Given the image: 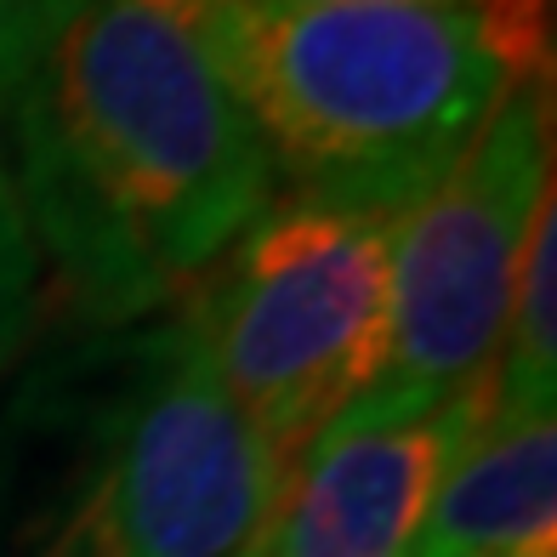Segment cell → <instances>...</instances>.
<instances>
[{"label":"cell","mask_w":557,"mask_h":557,"mask_svg":"<svg viewBox=\"0 0 557 557\" xmlns=\"http://www.w3.org/2000/svg\"><path fill=\"white\" fill-rule=\"evenodd\" d=\"M40 268L91 324L183 301L273 206V165L188 23L74 0L0 86Z\"/></svg>","instance_id":"cell-1"},{"label":"cell","mask_w":557,"mask_h":557,"mask_svg":"<svg viewBox=\"0 0 557 557\" xmlns=\"http://www.w3.org/2000/svg\"><path fill=\"white\" fill-rule=\"evenodd\" d=\"M301 206L393 222L472 148L529 74L546 7H301L234 0L194 29Z\"/></svg>","instance_id":"cell-2"},{"label":"cell","mask_w":557,"mask_h":557,"mask_svg":"<svg viewBox=\"0 0 557 557\" xmlns=\"http://www.w3.org/2000/svg\"><path fill=\"white\" fill-rule=\"evenodd\" d=\"M222 398L296 467L387 359V222L268 206L176 301Z\"/></svg>","instance_id":"cell-3"},{"label":"cell","mask_w":557,"mask_h":557,"mask_svg":"<svg viewBox=\"0 0 557 557\" xmlns=\"http://www.w3.org/2000/svg\"><path fill=\"white\" fill-rule=\"evenodd\" d=\"M285 472L222 398L176 308L165 331L132 342V382L35 557H234L268 523Z\"/></svg>","instance_id":"cell-4"},{"label":"cell","mask_w":557,"mask_h":557,"mask_svg":"<svg viewBox=\"0 0 557 557\" xmlns=\"http://www.w3.org/2000/svg\"><path fill=\"white\" fill-rule=\"evenodd\" d=\"M546 206L552 74H529L467 154L387 222V359L364 398L433 410L484 382Z\"/></svg>","instance_id":"cell-5"},{"label":"cell","mask_w":557,"mask_h":557,"mask_svg":"<svg viewBox=\"0 0 557 557\" xmlns=\"http://www.w3.org/2000/svg\"><path fill=\"white\" fill-rule=\"evenodd\" d=\"M490 410V375L433 410L359 398L296 455L268 523L262 557H410L444 467Z\"/></svg>","instance_id":"cell-6"},{"label":"cell","mask_w":557,"mask_h":557,"mask_svg":"<svg viewBox=\"0 0 557 557\" xmlns=\"http://www.w3.org/2000/svg\"><path fill=\"white\" fill-rule=\"evenodd\" d=\"M557 421L484 416L444 467L410 557H552Z\"/></svg>","instance_id":"cell-7"},{"label":"cell","mask_w":557,"mask_h":557,"mask_svg":"<svg viewBox=\"0 0 557 557\" xmlns=\"http://www.w3.org/2000/svg\"><path fill=\"white\" fill-rule=\"evenodd\" d=\"M557 199L541 211L512 278L484 416H552L557 398Z\"/></svg>","instance_id":"cell-8"},{"label":"cell","mask_w":557,"mask_h":557,"mask_svg":"<svg viewBox=\"0 0 557 557\" xmlns=\"http://www.w3.org/2000/svg\"><path fill=\"white\" fill-rule=\"evenodd\" d=\"M40 250L29 234V216L17 206L12 171L0 160V375L17 364V352L29 347L35 319H40Z\"/></svg>","instance_id":"cell-9"},{"label":"cell","mask_w":557,"mask_h":557,"mask_svg":"<svg viewBox=\"0 0 557 557\" xmlns=\"http://www.w3.org/2000/svg\"><path fill=\"white\" fill-rule=\"evenodd\" d=\"M63 17L52 0H0V86L23 69V58L35 52V40Z\"/></svg>","instance_id":"cell-10"},{"label":"cell","mask_w":557,"mask_h":557,"mask_svg":"<svg viewBox=\"0 0 557 557\" xmlns=\"http://www.w3.org/2000/svg\"><path fill=\"white\" fill-rule=\"evenodd\" d=\"M301 7H455V12H512V7H546V0H301Z\"/></svg>","instance_id":"cell-11"},{"label":"cell","mask_w":557,"mask_h":557,"mask_svg":"<svg viewBox=\"0 0 557 557\" xmlns=\"http://www.w3.org/2000/svg\"><path fill=\"white\" fill-rule=\"evenodd\" d=\"M52 7H74V0H52ZM120 7H143V12H160V17H176L188 23V29H199L206 17H216L222 7H234V0H120Z\"/></svg>","instance_id":"cell-12"},{"label":"cell","mask_w":557,"mask_h":557,"mask_svg":"<svg viewBox=\"0 0 557 557\" xmlns=\"http://www.w3.org/2000/svg\"><path fill=\"white\" fill-rule=\"evenodd\" d=\"M234 557H262V552H257V535H250V541H245V546H239Z\"/></svg>","instance_id":"cell-13"}]
</instances>
